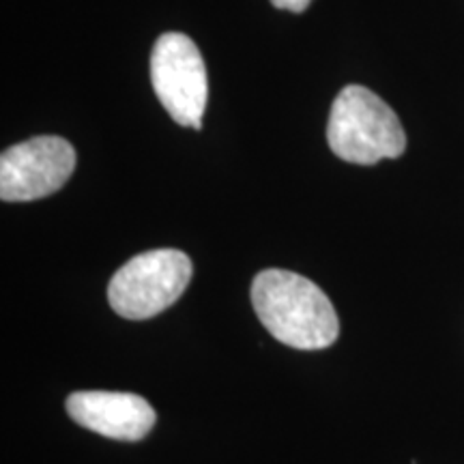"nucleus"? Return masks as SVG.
Returning <instances> with one entry per match:
<instances>
[{
  "mask_svg": "<svg viewBox=\"0 0 464 464\" xmlns=\"http://www.w3.org/2000/svg\"><path fill=\"white\" fill-rule=\"evenodd\" d=\"M252 304L266 332L286 346L318 351L340 335L338 314L327 295L293 271H260L252 282Z\"/></svg>",
  "mask_w": 464,
  "mask_h": 464,
  "instance_id": "1",
  "label": "nucleus"
},
{
  "mask_svg": "<svg viewBox=\"0 0 464 464\" xmlns=\"http://www.w3.org/2000/svg\"><path fill=\"white\" fill-rule=\"evenodd\" d=\"M327 142L348 164L374 166L404 153L406 133L398 114L376 92L348 84L332 106Z\"/></svg>",
  "mask_w": 464,
  "mask_h": 464,
  "instance_id": "2",
  "label": "nucleus"
},
{
  "mask_svg": "<svg viewBox=\"0 0 464 464\" xmlns=\"http://www.w3.org/2000/svg\"><path fill=\"white\" fill-rule=\"evenodd\" d=\"M191 280V260L179 249H150L121 266L108 286L119 316L147 321L181 299Z\"/></svg>",
  "mask_w": 464,
  "mask_h": 464,
  "instance_id": "3",
  "label": "nucleus"
},
{
  "mask_svg": "<svg viewBox=\"0 0 464 464\" xmlns=\"http://www.w3.org/2000/svg\"><path fill=\"white\" fill-rule=\"evenodd\" d=\"M150 84L166 112L183 127H202L208 82L202 54L188 34L164 33L150 52Z\"/></svg>",
  "mask_w": 464,
  "mask_h": 464,
  "instance_id": "4",
  "label": "nucleus"
},
{
  "mask_svg": "<svg viewBox=\"0 0 464 464\" xmlns=\"http://www.w3.org/2000/svg\"><path fill=\"white\" fill-rule=\"evenodd\" d=\"M75 150L65 138L37 136L0 155V198L31 202L54 194L69 181Z\"/></svg>",
  "mask_w": 464,
  "mask_h": 464,
  "instance_id": "5",
  "label": "nucleus"
},
{
  "mask_svg": "<svg viewBox=\"0 0 464 464\" xmlns=\"http://www.w3.org/2000/svg\"><path fill=\"white\" fill-rule=\"evenodd\" d=\"M65 409L75 423L114 440H140L155 426L153 406L136 393L75 392Z\"/></svg>",
  "mask_w": 464,
  "mask_h": 464,
  "instance_id": "6",
  "label": "nucleus"
},
{
  "mask_svg": "<svg viewBox=\"0 0 464 464\" xmlns=\"http://www.w3.org/2000/svg\"><path fill=\"white\" fill-rule=\"evenodd\" d=\"M312 0H271V5L277 9L293 11V14H304V11L310 7Z\"/></svg>",
  "mask_w": 464,
  "mask_h": 464,
  "instance_id": "7",
  "label": "nucleus"
}]
</instances>
